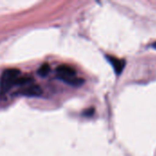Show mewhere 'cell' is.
Returning a JSON list of instances; mask_svg holds the SVG:
<instances>
[{
  "mask_svg": "<svg viewBox=\"0 0 156 156\" xmlns=\"http://www.w3.org/2000/svg\"><path fill=\"white\" fill-rule=\"evenodd\" d=\"M152 46H153V48H155V49H156V42H154V44H153Z\"/></svg>",
  "mask_w": 156,
  "mask_h": 156,
  "instance_id": "obj_8",
  "label": "cell"
},
{
  "mask_svg": "<svg viewBox=\"0 0 156 156\" xmlns=\"http://www.w3.org/2000/svg\"><path fill=\"white\" fill-rule=\"evenodd\" d=\"M56 71L59 80L76 76V70L69 65H60L56 69Z\"/></svg>",
  "mask_w": 156,
  "mask_h": 156,
  "instance_id": "obj_4",
  "label": "cell"
},
{
  "mask_svg": "<svg viewBox=\"0 0 156 156\" xmlns=\"http://www.w3.org/2000/svg\"><path fill=\"white\" fill-rule=\"evenodd\" d=\"M49 71H50V67H49L48 63H44L37 69V74L41 77H46L48 75Z\"/></svg>",
  "mask_w": 156,
  "mask_h": 156,
  "instance_id": "obj_6",
  "label": "cell"
},
{
  "mask_svg": "<svg viewBox=\"0 0 156 156\" xmlns=\"http://www.w3.org/2000/svg\"><path fill=\"white\" fill-rule=\"evenodd\" d=\"M17 93L22 96H26V97H37V96L41 95L42 90L38 85L30 84V85L22 87Z\"/></svg>",
  "mask_w": 156,
  "mask_h": 156,
  "instance_id": "obj_2",
  "label": "cell"
},
{
  "mask_svg": "<svg viewBox=\"0 0 156 156\" xmlns=\"http://www.w3.org/2000/svg\"><path fill=\"white\" fill-rule=\"evenodd\" d=\"M93 112H94V110H93V109H90V110H89L88 112H86L84 114L87 115V116H91V115L93 114Z\"/></svg>",
  "mask_w": 156,
  "mask_h": 156,
  "instance_id": "obj_7",
  "label": "cell"
},
{
  "mask_svg": "<svg viewBox=\"0 0 156 156\" xmlns=\"http://www.w3.org/2000/svg\"><path fill=\"white\" fill-rule=\"evenodd\" d=\"M20 70L17 69H5L0 78V90L2 93L7 92L11 88L16 86L17 79L20 77Z\"/></svg>",
  "mask_w": 156,
  "mask_h": 156,
  "instance_id": "obj_1",
  "label": "cell"
},
{
  "mask_svg": "<svg viewBox=\"0 0 156 156\" xmlns=\"http://www.w3.org/2000/svg\"><path fill=\"white\" fill-rule=\"evenodd\" d=\"M106 58H107L108 61L112 64L115 73L117 75H120L125 68V60L122 59V58H118L113 56H110V55H107Z\"/></svg>",
  "mask_w": 156,
  "mask_h": 156,
  "instance_id": "obj_3",
  "label": "cell"
},
{
  "mask_svg": "<svg viewBox=\"0 0 156 156\" xmlns=\"http://www.w3.org/2000/svg\"><path fill=\"white\" fill-rule=\"evenodd\" d=\"M61 80L66 82L67 84L74 86V87H79V86H80V85H82L84 83V80L80 79V78H78L77 76L64 78V79H61Z\"/></svg>",
  "mask_w": 156,
  "mask_h": 156,
  "instance_id": "obj_5",
  "label": "cell"
}]
</instances>
